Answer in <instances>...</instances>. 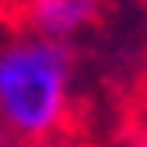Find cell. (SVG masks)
Here are the masks:
<instances>
[{
    "label": "cell",
    "mask_w": 147,
    "mask_h": 147,
    "mask_svg": "<svg viewBox=\"0 0 147 147\" xmlns=\"http://www.w3.org/2000/svg\"><path fill=\"white\" fill-rule=\"evenodd\" d=\"M74 56L63 42L21 35L0 46V123L25 140H42L67 119Z\"/></svg>",
    "instance_id": "cell-1"
},
{
    "label": "cell",
    "mask_w": 147,
    "mask_h": 147,
    "mask_svg": "<svg viewBox=\"0 0 147 147\" xmlns=\"http://www.w3.org/2000/svg\"><path fill=\"white\" fill-rule=\"evenodd\" d=\"M25 11L35 35L67 46V39H77L98 25L105 0H28Z\"/></svg>",
    "instance_id": "cell-2"
}]
</instances>
